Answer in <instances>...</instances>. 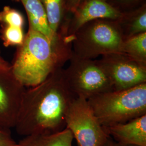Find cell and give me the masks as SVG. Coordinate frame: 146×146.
Wrapping results in <instances>:
<instances>
[{"label":"cell","mask_w":146,"mask_h":146,"mask_svg":"<svg viewBox=\"0 0 146 146\" xmlns=\"http://www.w3.org/2000/svg\"><path fill=\"white\" fill-rule=\"evenodd\" d=\"M13 1H16V2H20V0H13Z\"/></svg>","instance_id":"7402d4cb"},{"label":"cell","mask_w":146,"mask_h":146,"mask_svg":"<svg viewBox=\"0 0 146 146\" xmlns=\"http://www.w3.org/2000/svg\"><path fill=\"white\" fill-rule=\"evenodd\" d=\"M26 87L16 78L11 70L0 69V129L15 128Z\"/></svg>","instance_id":"ba28073f"},{"label":"cell","mask_w":146,"mask_h":146,"mask_svg":"<svg viewBox=\"0 0 146 146\" xmlns=\"http://www.w3.org/2000/svg\"><path fill=\"white\" fill-rule=\"evenodd\" d=\"M125 39L120 25L116 21L96 20L82 27L73 37V55L94 59L100 55L122 53Z\"/></svg>","instance_id":"277c9868"},{"label":"cell","mask_w":146,"mask_h":146,"mask_svg":"<svg viewBox=\"0 0 146 146\" xmlns=\"http://www.w3.org/2000/svg\"><path fill=\"white\" fill-rule=\"evenodd\" d=\"M0 146H17V143L11 137V131L0 129Z\"/></svg>","instance_id":"ac0fdd59"},{"label":"cell","mask_w":146,"mask_h":146,"mask_svg":"<svg viewBox=\"0 0 146 146\" xmlns=\"http://www.w3.org/2000/svg\"><path fill=\"white\" fill-rule=\"evenodd\" d=\"M83 0H67V10L74 13Z\"/></svg>","instance_id":"d6986e66"},{"label":"cell","mask_w":146,"mask_h":146,"mask_svg":"<svg viewBox=\"0 0 146 146\" xmlns=\"http://www.w3.org/2000/svg\"><path fill=\"white\" fill-rule=\"evenodd\" d=\"M70 25L63 37L72 44L75 34L85 25L96 20L118 21L124 15L106 0H83L74 13Z\"/></svg>","instance_id":"9c48e42d"},{"label":"cell","mask_w":146,"mask_h":146,"mask_svg":"<svg viewBox=\"0 0 146 146\" xmlns=\"http://www.w3.org/2000/svg\"><path fill=\"white\" fill-rule=\"evenodd\" d=\"M122 53L138 62L146 64V32L125 38Z\"/></svg>","instance_id":"5bb4252c"},{"label":"cell","mask_w":146,"mask_h":146,"mask_svg":"<svg viewBox=\"0 0 146 146\" xmlns=\"http://www.w3.org/2000/svg\"><path fill=\"white\" fill-rule=\"evenodd\" d=\"M0 37L5 47L20 46L23 43L25 35L22 28L9 26H1Z\"/></svg>","instance_id":"9a60e30c"},{"label":"cell","mask_w":146,"mask_h":146,"mask_svg":"<svg viewBox=\"0 0 146 146\" xmlns=\"http://www.w3.org/2000/svg\"><path fill=\"white\" fill-rule=\"evenodd\" d=\"M0 69L3 70H10L11 69V64L5 61L1 55L0 50Z\"/></svg>","instance_id":"44dd1931"},{"label":"cell","mask_w":146,"mask_h":146,"mask_svg":"<svg viewBox=\"0 0 146 146\" xmlns=\"http://www.w3.org/2000/svg\"><path fill=\"white\" fill-rule=\"evenodd\" d=\"M114 90H122L146 83V64L123 53L102 56L99 60Z\"/></svg>","instance_id":"52a82bcc"},{"label":"cell","mask_w":146,"mask_h":146,"mask_svg":"<svg viewBox=\"0 0 146 146\" xmlns=\"http://www.w3.org/2000/svg\"><path fill=\"white\" fill-rule=\"evenodd\" d=\"M88 101L104 127L125 123L146 114V83L100 94Z\"/></svg>","instance_id":"3957f363"},{"label":"cell","mask_w":146,"mask_h":146,"mask_svg":"<svg viewBox=\"0 0 146 146\" xmlns=\"http://www.w3.org/2000/svg\"><path fill=\"white\" fill-rule=\"evenodd\" d=\"M73 139L72 132L66 128L56 133L26 136L17 143V146H73Z\"/></svg>","instance_id":"7c38bea8"},{"label":"cell","mask_w":146,"mask_h":146,"mask_svg":"<svg viewBox=\"0 0 146 146\" xmlns=\"http://www.w3.org/2000/svg\"><path fill=\"white\" fill-rule=\"evenodd\" d=\"M102 146H131V145H127L119 143L116 141H114L113 139H111L110 137H109L107 141L105 142L104 144Z\"/></svg>","instance_id":"ffe728a7"},{"label":"cell","mask_w":146,"mask_h":146,"mask_svg":"<svg viewBox=\"0 0 146 146\" xmlns=\"http://www.w3.org/2000/svg\"><path fill=\"white\" fill-rule=\"evenodd\" d=\"M76 98L60 69L35 86L26 88L16 123L20 135L54 133L66 128V116Z\"/></svg>","instance_id":"6da1fadb"},{"label":"cell","mask_w":146,"mask_h":146,"mask_svg":"<svg viewBox=\"0 0 146 146\" xmlns=\"http://www.w3.org/2000/svg\"><path fill=\"white\" fill-rule=\"evenodd\" d=\"M28 16L29 28L37 31L52 42L59 41L63 37L56 35L50 29L47 14L41 0H20Z\"/></svg>","instance_id":"8fae6325"},{"label":"cell","mask_w":146,"mask_h":146,"mask_svg":"<svg viewBox=\"0 0 146 146\" xmlns=\"http://www.w3.org/2000/svg\"><path fill=\"white\" fill-rule=\"evenodd\" d=\"M70 63L63 69L68 88L75 97L90 99L114 90L111 81L99 60L76 57L73 54Z\"/></svg>","instance_id":"5b68a950"},{"label":"cell","mask_w":146,"mask_h":146,"mask_svg":"<svg viewBox=\"0 0 146 146\" xmlns=\"http://www.w3.org/2000/svg\"><path fill=\"white\" fill-rule=\"evenodd\" d=\"M72 55V44L64 38L52 42L42 34L29 29L23 43L17 48L11 70L23 86L31 87L63 68Z\"/></svg>","instance_id":"7a4b0ae2"},{"label":"cell","mask_w":146,"mask_h":146,"mask_svg":"<svg viewBox=\"0 0 146 146\" xmlns=\"http://www.w3.org/2000/svg\"><path fill=\"white\" fill-rule=\"evenodd\" d=\"M66 128L70 131L80 146H102L110 137L88 100L76 97L66 116Z\"/></svg>","instance_id":"8992f818"},{"label":"cell","mask_w":146,"mask_h":146,"mask_svg":"<svg viewBox=\"0 0 146 146\" xmlns=\"http://www.w3.org/2000/svg\"><path fill=\"white\" fill-rule=\"evenodd\" d=\"M25 19L19 11L9 6H5L0 11L1 26H9L23 28Z\"/></svg>","instance_id":"2e32d148"},{"label":"cell","mask_w":146,"mask_h":146,"mask_svg":"<svg viewBox=\"0 0 146 146\" xmlns=\"http://www.w3.org/2000/svg\"><path fill=\"white\" fill-rule=\"evenodd\" d=\"M146 32V11L145 8L137 12L131 19L125 38Z\"/></svg>","instance_id":"e0dca14e"},{"label":"cell","mask_w":146,"mask_h":146,"mask_svg":"<svg viewBox=\"0 0 146 146\" xmlns=\"http://www.w3.org/2000/svg\"><path fill=\"white\" fill-rule=\"evenodd\" d=\"M47 14L49 25L52 32L58 33L61 26L65 11L67 9V0H41Z\"/></svg>","instance_id":"4fadbf2b"},{"label":"cell","mask_w":146,"mask_h":146,"mask_svg":"<svg viewBox=\"0 0 146 146\" xmlns=\"http://www.w3.org/2000/svg\"><path fill=\"white\" fill-rule=\"evenodd\" d=\"M104 128L107 134L119 143L146 146V114L125 123Z\"/></svg>","instance_id":"30bf717a"}]
</instances>
